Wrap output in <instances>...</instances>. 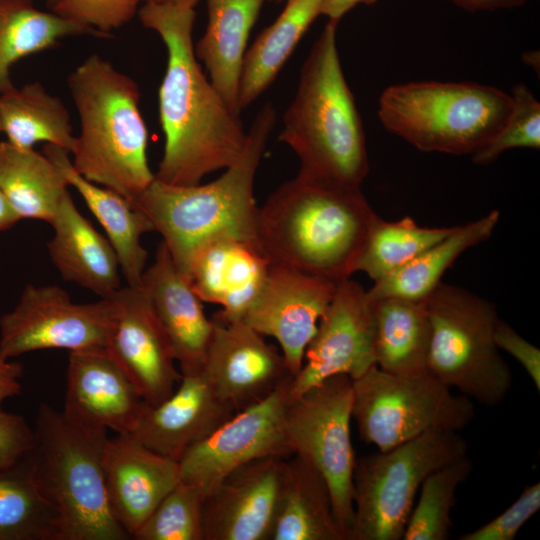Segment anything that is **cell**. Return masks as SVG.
I'll return each mask as SVG.
<instances>
[{"label":"cell","instance_id":"1","mask_svg":"<svg viewBox=\"0 0 540 540\" xmlns=\"http://www.w3.org/2000/svg\"><path fill=\"white\" fill-rule=\"evenodd\" d=\"M137 13L167 50L158 90L165 142L155 178L171 185L198 184L239 157L247 132L198 63L193 43L194 7L149 0Z\"/></svg>","mask_w":540,"mask_h":540},{"label":"cell","instance_id":"2","mask_svg":"<svg viewBox=\"0 0 540 540\" xmlns=\"http://www.w3.org/2000/svg\"><path fill=\"white\" fill-rule=\"evenodd\" d=\"M377 217L361 187L297 174L259 207L256 244L270 264L338 283L356 272Z\"/></svg>","mask_w":540,"mask_h":540},{"label":"cell","instance_id":"3","mask_svg":"<svg viewBox=\"0 0 540 540\" xmlns=\"http://www.w3.org/2000/svg\"><path fill=\"white\" fill-rule=\"evenodd\" d=\"M275 123L276 110L266 103L247 131L241 154L217 179L206 184L171 185L155 178L131 202L162 236L184 275L195 253L210 240L230 237L257 246L255 177Z\"/></svg>","mask_w":540,"mask_h":540},{"label":"cell","instance_id":"4","mask_svg":"<svg viewBox=\"0 0 540 540\" xmlns=\"http://www.w3.org/2000/svg\"><path fill=\"white\" fill-rule=\"evenodd\" d=\"M328 20L306 57L279 139L298 157V174L361 187L369 172L366 137Z\"/></svg>","mask_w":540,"mask_h":540},{"label":"cell","instance_id":"5","mask_svg":"<svg viewBox=\"0 0 540 540\" xmlns=\"http://www.w3.org/2000/svg\"><path fill=\"white\" fill-rule=\"evenodd\" d=\"M67 83L80 119L73 167L131 203L155 179L137 83L97 54L79 64Z\"/></svg>","mask_w":540,"mask_h":540},{"label":"cell","instance_id":"6","mask_svg":"<svg viewBox=\"0 0 540 540\" xmlns=\"http://www.w3.org/2000/svg\"><path fill=\"white\" fill-rule=\"evenodd\" d=\"M26 458L32 479L54 510L61 540H126L105 487L107 430L82 425L41 404Z\"/></svg>","mask_w":540,"mask_h":540},{"label":"cell","instance_id":"7","mask_svg":"<svg viewBox=\"0 0 540 540\" xmlns=\"http://www.w3.org/2000/svg\"><path fill=\"white\" fill-rule=\"evenodd\" d=\"M512 107L511 94L493 86L421 81L387 87L378 117L420 151L473 155L501 131Z\"/></svg>","mask_w":540,"mask_h":540},{"label":"cell","instance_id":"8","mask_svg":"<svg viewBox=\"0 0 540 540\" xmlns=\"http://www.w3.org/2000/svg\"><path fill=\"white\" fill-rule=\"evenodd\" d=\"M424 303L431 325L429 371L472 401L501 403L512 387V374L494 341L495 305L443 282Z\"/></svg>","mask_w":540,"mask_h":540},{"label":"cell","instance_id":"9","mask_svg":"<svg viewBox=\"0 0 540 540\" xmlns=\"http://www.w3.org/2000/svg\"><path fill=\"white\" fill-rule=\"evenodd\" d=\"M467 448L458 432H431L356 458L347 540H401L425 478L466 455Z\"/></svg>","mask_w":540,"mask_h":540},{"label":"cell","instance_id":"10","mask_svg":"<svg viewBox=\"0 0 540 540\" xmlns=\"http://www.w3.org/2000/svg\"><path fill=\"white\" fill-rule=\"evenodd\" d=\"M471 399L430 371L397 376L376 365L352 379V419L366 444L387 451L431 432H458L474 418Z\"/></svg>","mask_w":540,"mask_h":540},{"label":"cell","instance_id":"11","mask_svg":"<svg viewBox=\"0 0 540 540\" xmlns=\"http://www.w3.org/2000/svg\"><path fill=\"white\" fill-rule=\"evenodd\" d=\"M352 379L335 375L289 402L286 435L297 455L324 477L334 517L348 539L352 527L353 474L356 456L351 440Z\"/></svg>","mask_w":540,"mask_h":540},{"label":"cell","instance_id":"12","mask_svg":"<svg viewBox=\"0 0 540 540\" xmlns=\"http://www.w3.org/2000/svg\"><path fill=\"white\" fill-rule=\"evenodd\" d=\"M113 311L111 297L75 303L56 285L28 284L0 318V360L45 349H105Z\"/></svg>","mask_w":540,"mask_h":540},{"label":"cell","instance_id":"13","mask_svg":"<svg viewBox=\"0 0 540 540\" xmlns=\"http://www.w3.org/2000/svg\"><path fill=\"white\" fill-rule=\"evenodd\" d=\"M292 378L262 401L236 412L180 458V481L206 496L235 469L265 457L292 456L286 412Z\"/></svg>","mask_w":540,"mask_h":540},{"label":"cell","instance_id":"14","mask_svg":"<svg viewBox=\"0 0 540 540\" xmlns=\"http://www.w3.org/2000/svg\"><path fill=\"white\" fill-rule=\"evenodd\" d=\"M375 305L351 278L338 282L333 298L293 377L290 401L335 375L356 379L376 365Z\"/></svg>","mask_w":540,"mask_h":540},{"label":"cell","instance_id":"15","mask_svg":"<svg viewBox=\"0 0 540 540\" xmlns=\"http://www.w3.org/2000/svg\"><path fill=\"white\" fill-rule=\"evenodd\" d=\"M336 284L270 264L258 294L240 320L264 337L277 340L288 369L295 376Z\"/></svg>","mask_w":540,"mask_h":540},{"label":"cell","instance_id":"16","mask_svg":"<svg viewBox=\"0 0 540 540\" xmlns=\"http://www.w3.org/2000/svg\"><path fill=\"white\" fill-rule=\"evenodd\" d=\"M110 297L114 311L105 349L142 399L157 405L182 377L169 341L140 286L121 287Z\"/></svg>","mask_w":540,"mask_h":540},{"label":"cell","instance_id":"17","mask_svg":"<svg viewBox=\"0 0 540 540\" xmlns=\"http://www.w3.org/2000/svg\"><path fill=\"white\" fill-rule=\"evenodd\" d=\"M202 372L235 412L268 397L294 377L276 346L242 320L214 316Z\"/></svg>","mask_w":540,"mask_h":540},{"label":"cell","instance_id":"18","mask_svg":"<svg viewBox=\"0 0 540 540\" xmlns=\"http://www.w3.org/2000/svg\"><path fill=\"white\" fill-rule=\"evenodd\" d=\"M146 402L106 349L69 352L64 410L82 425L132 433Z\"/></svg>","mask_w":540,"mask_h":540},{"label":"cell","instance_id":"19","mask_svg":"<svg viewBox=\"0 0 540 540\" xmlns=\"http://www.w3.org/2000/svg\"><path fill=\"white\" fill-rule=\"evenodd\" d=\"M284 460L249 462L211 490L203 507L205 540H268Z\"/></svg>","mask_w":540,"mask_h":540},{"label":"cell","instance_id":"20","mask_svg":"<svg viewBox=\"0 0 540 540\" xmlns=\"http://www.w3.org/2000/svg\"><path fill=\"white\" fill-rule=\"evenodd\" d=\"M103 468L110 509L130 537L180 481L178 461L149 449L132 433L108 438Z\"/></svg>","mask_w":540,"mask_h":540},{"label":"cell","instance_id":"21","mask_svg":"<svg viewBox=\"0 0 540 540\" xmlns=\"http://www.w3.org/2000/svg\"><path fill=\"white\" fill-rule=\"evenodd\" d=\"M140 287L169 341L181 376L201 372L214 323L162 241L153 263L144 270Z\"/></svg>","mask_w":540,"mask_h":540},{"label":"cell","instance_id":"22","mask_svg":"<svg viewBox=\"0 0 540 540\" xmlns=\"http://www.w3.org/2000/svg\"><path fill=\"white\" fill-rule=\"evenodd\" d=\"M236 412L215 393L204 373L184 375L157 405L145 404L132 432L156 453L179 461Z\"/></svg>","mask_w":540,"mask_h":540},{"label":"cell","instance_id":"23","mask_svg":"<svg viewBox=\"0 0 540 540\" xmlns=\"http://www.w3.org/2000/svg\"><path fill=\"white\" fill-rule=\"evenodd\" d=\"M269 266L254 244L219 237L195 253L186 276L202 302L222 307L216 317L232 321L240 320L250 306Z\"/></svg>","mask_w":540,"mask_h":540},{"label":"cell","instance_id":"24","mask_svg":"<svg viewBox=\"0 0 540 540\" xmlns=\"http://www.w3.org/2000/svg\"><path fill=\"white\" fill-rule=\"evenodd\" d=\"M54 235L47 247L62 278L108 298L121 288L120 263L107 237L75 206L68 191L50 222Z\"/></svg>","mask_w":540,"mask_h":540},{"label":"cell","instance_id":"25","mask_svg":"<svg viewBox=\"0 0 540 540\" xmlns=\"http://www.w3.org/2000/svg\"><path fill=\"white\" fill-rule=\"evenodd\" d=\"M43 154L60 169L68 185L78 191L105 230L116 251L127 285L139 287L148 257L141 238L145 233L154 231L151 221L118 193L80 175L66 150L45 144Z\"/></svg>","mask_w":540,"mask_h":540},{"label":"cell","instance_id":"26","mask_svg":"<svg viewBox=\"0 0 540 540\" xmlns=\"http://www.w3.org/2000/svg\"><path fill=\"white\" fill-rule=\"evenodd\" d=\"M268 540H345L324 477L297 455L283 461Z\"/></svg>","mask_w":540,"mask_h":540},{"label":"cell","instance_id":"27","mask_svg":"<svg viewBox=\"0 0 540 540\" xmlns=\"http://www.w3.org/2000/svg\"><path fill=\"white\" fill-rule=\"evenodd\" d=\"M264 1L207 0V26L194 45L211 84L238 116V89L247 42Z\"/></svg>","mask_w":540,"mask_h":540},{"label":"cell","instance_id":"28","mask_svg":"<svg viewBox=\"0 0 540 540\" xmlns=\"http://www.w3.org/2000/svg\"><path fill=\"white\" fill-rule=\"evenodd\" d=\"M323 3L324 0H287L275 21L247 48L238 89L240 112L273 83L302 37L321 15Z\"/></svg>","mask_w":540,"mask_h":540},{"label":"cell","instance_id":"29","mask_svg":"<svg viewBox=\"0 0 540 540\" xmlns=\"http://www.w3.org/2000/svg\"><path fill=\"white\" fill-rule=\"evenodd\" d=\"M374 305L376 366L397 376L428 372L431 325L424 300L389 297Z\"/></svg>","mask_w":540,"mask_h":540},{"label":"cell","instance_id":"30","mask_svg":"<svg viewBox=\"0 0 540 540\" xmlns=\"http://www.w3.org/2000/svg\"><path fill=\"white\" fill-rule=\"evenodd\" d=\"M499 218L500 212L492 210L477 220L456 226L451 234L412 261L375 281L367 290L369 297L374 301L389 297L424 300L463 252L490 238Z\"/></svg>","mask_w":540,"mask_h":540},{"label":"cell","instance_id":"31","mask_svg":"<svg viewBox=\"0 0 540 540\" xmlns=\"http://www.w3.org/2000/svg\"><path fill=\"white\" fill-rule=\"evenodd\" d=\"M68 187L60 169L45 154L0 142V191L20 219L50 223Z\"/></svg>","mask_w":540,"mask_h":540},{"label":"cell","instance_id":"32","mask_svg":"<svg viewBox=\"0 0 540 540\" xmlns=\"http://www.w3.org/2000/svg\"><path fill=\"white\" fill-rule=\"evenodd\" d=\"M0 122L7 141L18 148L42 142L70 154L75 145L67 108L39 82L11 85L0 93Z\"/></svg>","mask_w":540,"mask_h":540},{"label":"cell","instance_id":"33","mask_svg":"<svg viewBox=\"0 0 540 540\" xmlns=\"http://www.w3.org/2000/svg\"><path fill=\"white\" fill-rule=\"evenodd\" d=\"M79 35L105 37L52 11L36 8L32 0H0V93L13 85L10 68L17 61Z\"/></svg>","mask_w":540,"mask_h":540},{"label":"cell","instance_id":"34","mask_svg":"<svg viewBox=\"0 0 540 540\" xmlns=\"http://www.w3.org/2000/svg\"><path fill=\"white\" fill-rule=\"evenodd\" d=\"M0 540H61L57 516L38 491L26 459L0 471Z\"/></svg>","mask_w":540,"mask_h":540},{"label":"cell","instance_id":"35","mask_svg":"<svg viewBox=\"0 0 540 540\" xmlns=\"http://www.w3.org/2000/svg\"><path fill=\"white\" fill-rule=\"evenodd\" d=\"M452 227H422L405 216L397 221H374L356 272H364L374 282L400 269L422 252L451 234Z\"/></svg>","mask_w":540,"mask_h":540},{"label":"cell","instance_id":"36","mask_svg":"<svg viewBox=\"0 0 540 540\" xmlns=\"http://www.w3.org/2000/svg\"><path fill=\"white\" fill-rule=\"evenodd\" d=\"M472 472V462L461 456L430 473L408 519L404 540H446L453 527L451 513L456 491Z\"/></svg>","mask_w":540,"mask_h":540},{"label":"cell","instance_id":"37","mask_svg":"<svg viewBox=\"0 0 540 540\" xmlns=\"http://www.w3.org/2000/svg\"><path fill=\"white\" fill-rule=\"evenodd\" d=\"M205 496L182 481L160 501L132 536L136 540H205Z\"/></svg>","mask_w":540,"mask_h":540},{"label":"cell","instance_id":"38","mask_svg":"<svg viewBox=\"0 0 540 540\" xmlns=\"http://www.w3.org/2000/svg\"><path fill=\"white\" fill-rule=\"evenodd\" d=\"M511 97L513 107L507 122L490 142L471 155L475 164H490L502 153L514 148L539 149V101L524 83L513 87Z\"/></svg>","mask_w":540,"mask_h":540},{"label":"cell","instance_id":"39","mask_svg":"<svg viewBox=\"0 0 540 540\" xmlns=\"http://www.w3.org/2000/svg\"><path fill=\"white\" fill-rule=\"evenodd\" d=\"M142 0H56L55 14L96 30L105 37L128 23Z\"/></svg>","mask_w":540,"mask_h":540},{"label":"cell","instance_id":"40","mask_svg":"<svg viewBox=\"0 0 540 540\" xmlns=\"http://www.w3.org/2000/svg\"><path fill=\"white\" fill-rule=\"evenodd\" d=\"M540 508V483L526 486L519 497L485 525L463 534L460 540H513Z\"/></svg>","mask_w":540,"mask_h":540},{"label":"cell","instance_id":"41","mask_svg":"<svg viewBox=\"0 0 540 540\" xmlns=\"http://www.w3.org/2000/svg\"><path fill=\"white\" fill-rule=\"evenodd\" d=\"M34 442L33 429L19 415L0 412V471L23 462Z\"/></svg>","mask_w":540,"mask_h":540},{"label":"cell","instance_id":"42","mask_svg":"<svg viewBox=\"0 0 540 540\" xmlns=\"http://www.w3.org/2000/svg\"><path fill=\"white\" fill-rule=\"evenodd\" d=\"M494 341L499 350L506 351L521 364L539 392L540 350L500 318L495 327Z\"/></svg>","mask_w":540,"mask_h":540},{"label":"cell","instance_id":"43","mask_svg":"<svg viewBox=\"0 0 540 540\" xmlns=\"http://www.w3.org/2000/svg\"><path fill=\"white\" fill-rule=\"evenodd\" d=\"M22 366L17 362L0 360V412L2 403L21 391Z\"/></svg>","mask_w":540,"mask_h":540},{"label":"cell","instance_id":"44","mask_svg":"<svg viewBox=\"0 0 540 540\" xmlns=\"http://www.w3.org/2000/svg\"><path fill=\"white\" fill-rule=\"evenodd\" d=\"M456 6L470 12L492 11L522 6L530 0H449Z\"/></svg>","mask_w":540,"mask_h":540},{"label":"cell","instance_id":"45","mask_svg":"<svg viewBox=\"0 0 540 540\" xmlns=\"http://www.w3.org/2000/svg\"><path fill=\"white\" fill-rule=\"evenodd\" d=\"M378 0H324L321 15L328 20L339 22L350 10L358 5H371Z\"/></svg>","mask_w":540,"mask_h":540},{"label":"cell","instance_id":"46","mask_svg":"<svg viewBox=\"0 0 540 540\" xmlns=\"http://www.w3.org/2000/svg\"><path fill=\"white\" fill-rule=\"evenodd\" d=\"M19 220L21 219L0 191V231L12 227Z\"/></svg>","mask_w":540,"mask_h":540},{"label":"cell","instance_id":"47","mask_svg":"<svg viewBox=\"0 0 540 540\" xmlns=\"http://www.w3.org/2000/svg\"><path fill=\"white\" fill-rule=\"evenodd\" d=\"M149 1V0H148ZM161 3H175L195 7L200 0H152Z\"/></svg>","mask_w":540,"mask_h":540},{"label":"cell","instance_id":"48","mask_svg":"<svg viewBox=\"0 0 540 540\" xmlns=\"http://www.w3.org/2000/svg\"><path fill=\"white\" fill-rule=\"evenodd\" d=\"M46 1L49 8L56 2V0H46Z\"/></svg>","mask_w":540,"mask_h":540},{"label":"cell","instance_id":"49","mask_svg":"<svg viewBox=\"0 0 540 540\" xmlns=\"http://www.w3.org/2000/svg\"><path fill=\"white\" fill-rule=\"evenodd\" d=\"M0 132H2V128H1V122H0Z\"/></svg>","mask_w":540,"mask_h":540},{"label":"cell","instance_id":"50","mask_svg":"<svg viewBox=\"0 0 540 540\" xmlns=\"http://www.w3.org/2000/svg\"><path fill=\"white\" fill-rule=\"evenodd\" d=\"M267 1V0H266ZM268 1H281V0H268Z\"/></svg>","mask_w":540,"mask_h":540},{"label":"cell","instance_id":"51","mask_svg":"<svg viewBox=\"0 0 540 540\" xmlns=\"http://www.w3.org/2000/svg\"><path fill=\"white\" fill-rule=\"evenodd\" d=\"M142 1H148V0H142Z\"/></svg>","mask_w":540,"mask_h":540}]
</instances>
